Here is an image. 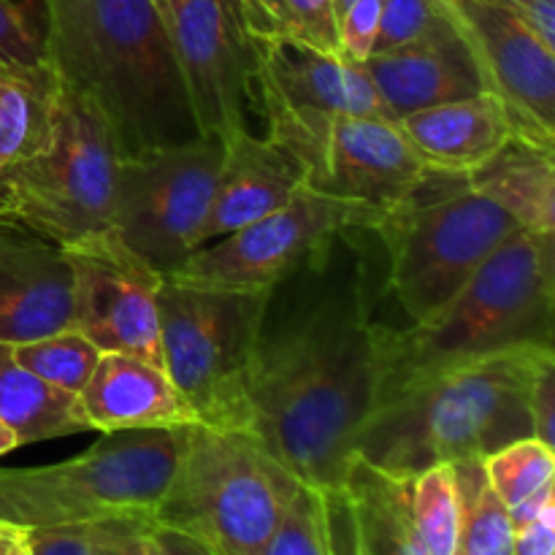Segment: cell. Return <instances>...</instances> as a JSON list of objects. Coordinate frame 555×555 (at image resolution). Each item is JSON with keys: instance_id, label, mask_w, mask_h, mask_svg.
<instances>
[{"instance_id": "6da1fadb", "label": "cell", "mask_w": 555, "mask_h": 555, "mask_svg": "<svg viewBox=\"0 0 555 555\" xmlns=\"http://www.w3.org/2000/svg\"><path fill=\"white\" fill-rule=\"evenodd\" d=\"M379 334L361 296H328L260 334L249 374L253 437L314 491H341L379 385Z\"/></svg>"}, {"instance_id": "7a4b0ae2", "label": "cell", "mask_w": 555, "mask_h": 555, "mask_svg": "<svg viewBox=\"0 0 555 555\" xmlns=\"http://www.w3.org/2000/svg\"><path fill=\"white\" fill-rule=\"evenodd\" d=\"M43 57L112 130L119 157L201 139L152 0H41Z\"/></svg>"}, {"instance_id": "3957f363", "label": "cell", "mask_w": 555, "mask_h": 555, "mask_svg": "<svg viewBox=\"0 0 555 555\" xmlns=\"http://www.w3.org/2000/svg\"><path fill=\"white\" fill-rule=\"evenodd\" d=\"M553 363V345H520L421 374L374 401L356 459L385 475L415 477L534 437L529 399Z\"/></svg>"}, {"instance_id": "277c9868", "label": "cell", "mask_w": 555, "mask_h": 555, "mask_svg": "<svg viewBox=\"0 0 555 555\" xmlns=\"http://www.w3.org/2000/svg\"><path fill=\"white\" fill-rule=\"evenodd\" d=\"M555 236L515 231L428 323L379 334L377 399L421 374L555 339ZM374 399V401H377Z\"/></svg>"}, {"instance_id": "5b68a950", "label": "cell", "mask_w": 555, "mask_h": 555, "mask_svg": "<svg viewBox=\"0 0 555 555\" xmlns=\"http://www.w3.org/2000/svg\"><path fill=\"white\" fill-rule=\"evenodd\" d=\"M515 231L518 222L466 177L426 171L372 233L388 249L390 293L415 325L437 318Z\"/></svg>"}, {"instance_id": "8992f818", "label": "cell", "mask_w": 555, "mask_h": 555, "mask_svg": "<svg viewBox=\"0 0 555 555\" xmlns=\"http://www.w3.org/2000/svg\"><path fill=\"white\" fill-rule=\"evenodd\" d=\"M301 482L247 431L190 426L152 524L217 555H263Z\"/></svg>"}, {"instance_id": "52a82bcc", "label": "cell", "mask_w": 555, "mask_h": 555, "mask_svg": "<svg viewBox=\"0 0 555 555\" xmlns=\"http://www.w3.org/2000/svg\"><path fill=\"white\" fill-rule=\"evenodd\" d=\"M188 428L103 434L76 459L36 469H0V520L38 529L152 518L179 464Z\"/></svg>"}, {"instance_id": "ba28073f", "label": "cell", "mask_w": 555, "mask_h": 555, "mask_svg": "<svg viewBox=\"0 0 555 555\" xmlns=\"http://www.w3.org/2000/svg\"><path fill=\"white\" fill-rule=\"evenodd\" d=\"M269 304L271 293L163 282V369L198 426L253 434L249 374Z\"/></svg>"}, {"instance_id": "9c48e42d", "label": "cell", "mask_w": 555, "mask_h": 555, "mask_svg": "<svg viewBox=\"0 0 555 555\" xmlns=\"http://www.w3.org/2000/svg\"><path fill=\"white\" fill-rule=\"evenodd\" d=\"M119 152L101 114L57 81L49 144L0 171V225L57 247L112 228Z\"/></svg>"}, {"instance_id": "30bf717a", "label": "cell", "mask_w": 555, "mask_h": 555, "mask_svg": "<svg viewBox=\"0 0 555 555\" xmlns=\"http://www.w3.org/2000/svg\"><path fill=\"white\" fill-rule=\"evenodd\" d=\"M260 106L266 139L291 157L301 184L314 193L363 204L383 217L426 177V166L393 119L298 112L271 101Z\"/></svg>"}, {"instance_id": "8fae6325", "label": "cell", "mask_w": 555, "mask_h": 555, "mask_svg": "<svg viewBox=\"0 0 555 555\" xmlns=\"http://www.w3.org/2000/svg\"><path fill=\"white\" fill-rule=\"evenodd\" d=\"M379 215L363 204L328 198L309 188L271 215L190 253L166 280L217 291L274 293L301 266L325 260L347 231H374Z\"/></svg>"}, {"instance_id": "7c38bea8", "label": "cell", "mask_w": 555, "mask_h": 555, "mask_svg": "<svg viewBox=\"0 0 555 555\" xmlns=\"http://www.w3.org/2000/svg\"><path fill=\"white\" fill-rule=\"evenodd\" d=\"M220 166L222 144L206 139L119 157L112 231L168 276L198 247Z\"/></svg>"}, {"instance_id": "4fadbf2b", "label": "cell", "mask_w": 555, "mask_h": 555, "mask_svg": "<svg viewBox=\"0 0 555 555\" xmlns=\"http://www.w3.org/2000/svg\"><path fill=\"white\" fill-rule=\"evenodd\" d=\"M60 249L70 269L74 328L101 352H125L163 366L157 296L166 276L112 228Z\"/></svg>"}, {"instance_id": "5bb4252c", "label": "cell", "mask_w": 555, "mask_h": 555, "mask_svg": "<svg viewBox=\"0 0 555 555\" xmlns=\"http://www.w3.org/2000/svg\"><path fill=\"white\" fill-rule=\"evenodd\" d=\"M195 128L222 144L247 130L258 43L247 36L233 0H173L166 14Z\"/></svg>"}, {"instance_id": "9a60e30c", "label": "cell", "mask_w": 555, "mask_h": 555, "mask_svg": "<svg viewBox=\"0 0 555 555\" xmlns=\"http://www.w3.org/2000/svg\"><path fill=\"white\" fill-rule=\"evenodd\" d=\"M513 135L555 150V49L496 0H444Z\"/></svg>"}, {"instance_id": "2e32d148", "label": "cell", "mask_w": 555, "mask_h": 555, "mask_svg": "<svg viewBox=\"0 0 555 555\" xmlns=\"http://www.w3.org/2000/svg\"><path fill=\"white\" fill-rule=\"evenodd\" d=\"M363 68L396 119L486 92L480 65L450 11L426 36L390 52L372 54Z\"/></svg>"}, {"instance_id": "e0dca14e", "label": "cell", "mask_w": 555, "mask_h": 555, "mask_svg": "<svg viewBox=\"0 0 555 555\" xmlns=\"http://www.w3.org/2000/svg\"><path fill=\"white\" fill-rule=\"evenodd\" d=\"M255 87L260 101L298 112L352 114L399 122L361 63L309 47L258 43Z\"/></svg>"}, {"instance_id": "ac0fdd59", "label": "cell", "mask_w": 555, "mask_h": 555, "mask_svg": "<svg viewBox=\"0 0 555 555\" xmlns=\"http://www.w3.org/2000/svg\"><path fill=\"white\" fill-rule=\"evenodd\" d=\"M74 328L70 269L52 242L0 225V341L22 345Z\"/></svg>"}, {"instance_id": "d6986e66", "label": "cell", "mask_w": 555, "mask_h": 555, "mask_svg": "<svg viewBox=\"0 0 555 555\" xmlns=\"http://www.w3.org/2000/svg\"><path fill=\"white\" fill-rule=\"evenodd\" d=\"M301 188V173L291 157L253 130H236L222 141V166L198 247L228 236L285 206ZM195 247V249H198Z\"/></svg>"}, {"instance_id": "ffe728a7", "label": "cell", "mask_w": 555, "mask_h": 555, "mask_svg": "<svg viewBox=\"0 0 555 555\" xmlns=\"http://www.w3.org/2000/svg\"><path fill=\"white\" fill-rule=\"evenodd\" d=\"M90 431H155L193 426L195 417L166 369L125 352H101L79 393Z\"/></svg>"}, {"instance_id": "44dd1931", "label": "cell", "mask_w": 555, "mask_h": 555, "mask_svg": "<svg viewBox=\"0 0 555 555\" xmlns=\"http://www.w3.org/2000/svg\"><path fill=\"white\" fill-rule=\"evenodd\" d=\"M399 128L426 171L455 177H469L513 139L507 112L493 92L404 114Z\"/></svg>"}, {"instance_id": "7402d4cb", "label": "cell", "mask_w": 555, "mask_h": 555, "mask_svg": "<svg viewBox=\"0 0 555 555\" xmlns=\"http://www.w3.org/2000/svg\"><path fill=\"white\" fill-rule=\"evenodd\" d=\"M466 182L524 231L555 233V150L513 135Z\"/></svg>"}, {"instance_id": "603a6c76", "label": "cell", "mask_w": 555, "mask_h": 555, "mask_svg": "<svg viewBox=\"0 0 555 555\" xmlns=\"http://www.w3.org/2000/svg\"><path fill=\"white\" fill-rule=\"evenodd\" d=\"M341 491L369 555H428L412 518L410 477L385 475L356 459Z\"/></svg>"}, {"instance_id": "cb8c5ba5", "label": "cell", "mask_w": 555, "mask_h": 555, "mask_svg": "<svg viewBox=\"0 0 555 555\" xmlns=\"http://www.w3.org/2000/svg\"><path fill=\"white\" fill-rule=\"evenodd\" d=\"M0 423L14 434L20 448L90 431L79 396L47 385L20 366L5 341H0Z\"/></svg>"}, {"instance_id": "d4e9b609", "label": "cell", "mask_w": 555, "mask_h": 555, "mask_svg": "<svg viewBox=\"0 0 555 555\" xmlns=\"http://www.w3.org/2000/svg\"><path fill=\"white\" fill-rule=\"evenodd\" d=\"M57 108V76L49 63L0 68V171L49 144Z\"/></svg>"}, {"instance_id": "484cf974", "label": "cell", "mask_w": 555, "mask_h": 555, "mask_svg": "<svg viewBox=\"0 0 555 555\" xmlns=\"http://www.w3.org/2000/svg\"><path fill=\"white\" fill-rule=\"evenodd\" d=\"M255 43H293L339 54L334 0H233Z\"/></svg>"}, {"instance_id": "4316f807", "label": "cell", "mask_w": 555, "mask_h": 555, "mask_svg": "<svg viewBox=\"0 0 555 555\" xmlns=\"http://www.w3.org/2000/svg\"><path fill=\"white\" fill-rule=\"evenodd\" d=\"M459 488V537L453 555H513L509 509L488 482L482 461L453 464Z\"/></svg>"}, {"instance_id": "83f0119b", "label": "cell", "mask_w": 555, "mask_h": 555, "mask_svg": "<svg viewBox=\"0 0 555 555\" xmlns=\"http://www.w3.org/2000/svg\"><path fill=\"white\" fill-rule=\"evenodd\" d=\"M11 352L16 363L38 379L74 396L81 393L101 358V350L76 328H63L41 339L11 345Z\"/></svg>"}, {"instance_id": "f1b7e54d", "label": "cell", "mask_w": 555, "mask_h": 555, "mask_svg": "<svg viewBox=\"0 0 555 555\" xmlns=\"http://www.w3.org/2000/svg\"><path fill=\"white\" fill-rule=\"evenodd\" d=\"M415 529L428 555H453L459 537V488L453 464H434L410 477Z\"/></svg>"}, {"instance_id": "f546056e", "label": "cell", "mask_w": 555, "mask_h": 555, "mask_svg": "<svg viewBox=\"0 0 555 555\" xmlns=\"http://www.w3.org/2000/svg\"><path fill=\"white\" fill-rule=\"evenodd\" d=\"M482 469L504 507L513 509L542 488L555 486V448L537 437L515 439L486 455Z\"/></svg>"}, {"instance_id": "4dcf8cb0", "label": "cell", "mask_w": 555, "mask_h": 555, "mask_svg": "<svg viewBox=\"0 0 555 555\" xmlns=\"http://www.w3.org/2000/svg\"><path fill=\"white\" fill-rule=\"evenodd\" d=\"M263 555H331L323 491L296 488Z\"/></svg>"}, {"instance_id": "1f68e13d", "label": "cell", "mask_w": 555, "mask_h": 555, "mask_svg": "<svg viewBox=\"0 0 555 555\" xmlns=\"http://www.w3.org/2000/svg\"><path fill=\"white\" fill-rule=\"evenodd\" d=\"M444 16H448V9H444L442 0H383L379 30L374 38L372 54H383L417 41L431 27H437Z\"/></svg>"}, {"instance_id": "d6a6232c", "label": "cell", "mask_w": 555, "mask_h": 555, "mask_svg": "<svg viewBox=\"0 0 555 555\" xmlns=\"http://www.w3.org/2000/svg\"><path fill=\"white\" fill-rule=\"evenodd\" d=\"M379 11L383 0H334L339 57L361 65L372 57L374 38L379 30Z\"/></svg>"}, {"instance_id": "836d02e7", "label": "cell", "mask_w": 555, "mask_h": 555, "mask_svg": "<svg viewBox=\"0 0 555 555\" xmlns=\"http://www.w3.org/2000/svg\"><path fill=\"white\" fill-rule=\"evenodd\" d=\"M47 63L43 36L33 27L27 5L0 0V68H33Z\"/></svg>"}, {"instance_id": "e575fe53", "label": "cell", "mask_w": 555, "mask_h": 555, "mask_svg": "<svg viewBox=\"0 0 555 555\" xmlns=\"http://www.w3.org/2000/svg\"><path fill=\"white\" fill-rule=\"evenodd\" d=\"M30 555H95V524L25 529Z\"/></svg>"}, {"instance_id": "d590c367", "label": "cell", "mask_w": 555, "mask_h": 555, "mask_svg": "<svg viewBox=\"0 0 555 555\" xmlns=\"http://www.w3.org/2000/svg\"><path fill=\"white\" fill-rule=\"evenodd\" d=\"M325 526H328L331 555H369L358 534L356 515L345 491H323Z\"/></svg>"}, {"instance_id": "8d00e7d4", "label": "cell", "mask_w": 555, "mask_h": 555, "mask_svg": "<svg viewBox=\"0 0 555 555\" xmlns=\"http://www.w3.org/2000/svg\"><path fill=\"white\" fill-rule=\"evenodd\" d=\"M152 518H108L95 524V555H144Z\"/></svg>"}, {"instance_id": "74e56055", "label": "cell", "mask_w": 555, "mask_h": 555, "mask_svg": "<svg viewBox=\"0 0 555 555\" xmlns=\"http://www.w3.org/2000/svg\"><path fill=\"white\" fill-rule=\"evenodd\" d=\"M534 437L555 448V363L537 377L529 399Z\"/></svg>"}, {"instance_id": "f35d334b", "label": "cell", "mask_w": 555, "mask_h": 555, "mask_svg": "<svg viewBox=\"0 0 555 555\" xmlns=\"http://www.w3.org/2000/svg\"><path fill=\"white\" fill-rule=\"evenodd\" d=\"M555 553V502L547 504L529 524L515 526L513 555H553Z\"/></svg>"}, {"instance_id": "ab89813d", "label": "cell", "mask_w": 555, "mask_h": 555, "mask_svg": "<svg viewBox=\"0 0 555 555\" xmlns=\"http://www.w3.org/2000/svg\"><path fill=\"white\" fill-rule=\"evenodd\" d=\"M144 555H217L204 542L168 526L150 524L144 534Z\"/></svg>"}, {"instance_id": "60d3db41", "label": "cell", "mask_w": 555, "mask_h": 555, "mask_svg": "<svg viewBox=\"0 0 555 555\" xmlns=\"http://www.w3.org/2000/svg\"><path fill=\"white\" fill-rule=\"evenodd\" d=\"M555 49V0H496Z\"/></svg>"}, {"instance_id": "b9f144b4", "label": "cell", "mask_w": 555, "mask_h": 555, "mask_svg": "<svg viewBox=\"0 0 555 555\" xmlns=\"http://www.w3.org/2000/svg\"><path fill=\"white\" fill-rule=\"evenodd\" d=\"M0 555H30V547H27L25 540V529L0 520Z\"/></svg>"}, {"instance_id": "7bdbcfd3", "label": "cell", "mask_w": 555, "mask_h": 555, "mask_svg": "<svg viewBox=\"0 0 555 555\" xmlns=\"http://www.w3.org/2000/svg\"><path fill=\"white\" fill-rule=\"evenodd\" d=\"M16 448H20V442H16V437L9 431V428L3 426V423H0V455L11 453V450H16Z\"/></svg>"}, {"instance_id": "ee69618b", "label": "cell", "mask_w": 555, "mask_h": 555, "mask_svg": "<svg viewBox=\"0 0 555 555\" xmlns=\"http://www.w3.org/2000/svg\"><path fill=\"white\" fill-rule=\"evenodd\" d=\"M171 3H173V0H152V5H155V9L163 14V20H166V14H168V9H171Z\"/></svg>"}]
</instances>
